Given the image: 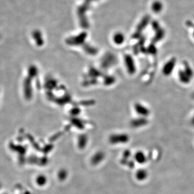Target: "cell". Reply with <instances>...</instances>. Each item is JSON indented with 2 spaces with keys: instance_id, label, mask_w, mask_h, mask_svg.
I'll return each instance as SVG.
<instances>
[{
  "instance_id": "6",
  "label": "cell",
  "mask_w": 194,
  "mask_h": 194,
  "mask_svg": "<svg viewBox=\"0 0 194 194\" xmlns=\"http://www.w3.org/2000/svg\"><path fill=\"white\" fill-rule=\"evenodd\" d=\"M134 109L136 113L141 117L146 118L150 114L149 109L146 106L141 103H136L134 105Z\"/></svg>"
},
{
  "instance_id": "8",
  "label": "cell",
  "mask_w": 194,
  "mask_h": 194,
  "mask_svg": "<svg viewBox=\"0 0 194 194\" xmlns=\"http://www.w3.org/2000/svg\"><path fill=\"white\" fill-rule=\"evenodd\" d=\"M89 139L87 135L82 134L79 135L77 139V146L79 149H84L86 147Z\"/></svg>"
},
{
  "instance_id": "12",
  "label": "cell",
  "mask_w": 194,
  "mask_h": 194,
  "mask_svg": "<svg viewBox=\"0 0 194 194\" xmlns=\"http://www.w3.org/2000/svg\"><path fill=\"white\" fill-rule=\"evenodd\" d=\"M37 184L40 186H43L47 182V178L46 176L40 175L38 176L36 180Z\"/></svg>"
},
{
  "instance_id": "4",
  "label": "cell",
  "mask_w": 194,
  "mask_h": 194,
  "mask_svg": "<svg viewBox=\"0 0 194 194\" xmlns=\"http://www.w3.org/2000/svg\"><path fill=\"white\" fill-rule=\"evenodd\" d=\"M124 63L128 73L134 74L136 72V68L134 59L130 55L124 56Z\"/></svg>"
},
{
  "instance_id": "7",
  "label": "cell",
  "mask_w": 194,
  "mask_h": 194,
  "mask_svg": "<svg viewBox=\"0 0 194 194\" xmlns=\"http://www.w3.org/2000/svg\"><path fill=\"white\" fill-rule=\"evenodd\" d=\"M148 173L147 170L143 168H140L135 171V178L139 182H143L146 180L147 178H148Z\"/></svg>"
},
{
  "instance_id": "5",
  "label": "cell",
  "mask_w": 194,
  "mask_h": 194,
  "mask_svg": "<svg viewBox=\"0 0 194 194\" xmlns=\"http://www.w3.org/2000/svg\"><path fill=\"white\" fill-rule=\"evenodd\" d=\"M106 155L103 151H98L95 153L90 159L91 163L93 165H98L103 162L105 159Z\"/></svg>"
},
{
  "instance_id": "14",
  "label": "cell",
  "mask_w": 194,
  "mask_h": 194,
  "mask_svg": "<svg viewBox=\"0 0 194 194\" xmlns=\"http://www.w3.org/2000/svg\"><path fill=\"white\" fill-rule=\"evenodd\" d=\"M190 123L192 125V126H194V113L192 114V117L190 118Z\"/></svg>"
},
{
  "instance_id": "11",
  "label": "cell",
  "mask_w": 194,
  "mask_h": 194,
  "mask_svg": "<svg viewBox=\"0 0 194 194\" xmlns=\"http://www.w3.org/2000/svg\"><path fill=\"white\" fill-rule=\"evenodd\" d=\"M68 171L65 169H61L60 170L57 174L58 179L61 181H65L68 177Z\"/></svg>"
},
{
  "instance_id": "13",
  "label": "cell",
  "mask_w": 194,
  "mask_h": 194,
  "mask_svg": "<svg viewBox=\"0 0 194 194\" xmlns=\"http://www.w3.org/2000/svg\"><path fill=\"white\" fill-rule=\"evenodd\" d=\"M114 42L116 44H120L122 43V42L124 41V38H123L122 36L120 34H118L114 37Z\"/></svg>"
},
{
  "instance_id": "10",
  "label": "cell",
  "mask_w": 194,
  "mask_h": 194,
  "mask_svg": "<svg viewBox=\"0 0 194 194\" xmlns=\"http://www.w3.org/2000/svg\"><path fill=\"white\" fill-rule=\"evenodd\" d=\"M147 120L146 119V118L143 117H141L137 118L136 119L132 120L131 122V125L133 127L135 128H138V127H143L144 125H146L147 124Z\"/></svg>"
},
{
  "instance_id": "1",
  "label": "cell",
  "mask_w": 194,
  "mask_h": 194,
  "mask_svg": "<svg viewBox=\"0 0 194 194\" xmlns=\"http://www.w3.org/2000/svg\"><path fill=\"white\" fill-rule=\"evenodd\" d=\"M179 81L184 85L191 83L194 77V70L188 62H184L179 68L178 73Z\"/></svg>"
},
{
  "instance_id": "2",
  "label": "cell",
  "mask_w": 194,
  "mask_h": 194,
  "mask_svg": "<svg viewBox=\"0 0 194 194\" xmlns=\"http://www.w3.org/2000/svg\"><path fill=\"white\" fill-rule=\"evenodd\" d=\"M130 140V137L126 133H115L109 136L108 141L111 145L126 144Z\"/></svg>"
},
{
  "instance_id": "3",
  "label": "cell",
  "mask_w": 194,
  "mask_h": 194,
  "mask_svg": "<svg viewBox=\"0 0 194 194\" xmlns=\"http://www.w3.org/2000/svg\"><path fill=\"white\" fill-rule=\"evenodd\" d=\"M176 66V60L175 58L173 57L170 59L163 65V68L162 69L163 75L165 76H170L175 70Z\"/></svg>"
},
{
  "instance_id": "9",
  "label": "cell",
  "mask_w": 194,
  "mask_h": 194,
  "mask_svg": "<svg viewBox=\"0 0 194 194\" xmlns=\"http://www.w3.org/2000/svg\"><path fill=\"white\" fill-rule=\"evenodd\" d=\"M134 160L138 164L143 165L147 161L146 155L143 151H137L134 154Z\"/></svg>"
}]
</instances>
